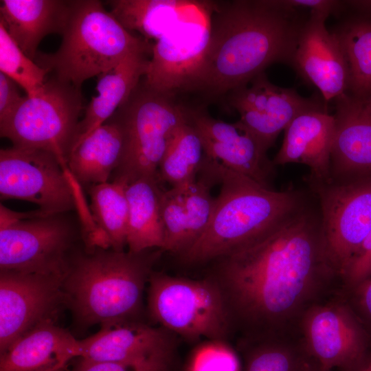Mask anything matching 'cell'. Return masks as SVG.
Segmentation results:
<instances>
[{"instance_id":"obj_1","label":"cell","mask_w":371,"mask_h":371,"mask_svg":"<svg viewBox=\"0 0 371 371\" xmlns=\"http://www.w3.org/2000/svg\"><path fill=\"white\" fill-rule=\"evenodd\" d=\"M215 262L213 280L245 342L300 336L305 313L341 288L320 219L306 207L261 240Z\"/></svg>"},{"instance_id":"obj_2","label":"cell","mask_w":371,"mask_h":371,"mask_svg":"<svg viewBox=\"0 0 371 371\" xmlns=\"http://www.w3.org/2000/svg\"><path fill=\"white\" fill-rule=\"evenodd\" d=\"M300 26L267 1L212 3L209 43L183 89L221 95L272 63H290Z\"/></svg>"},{"instance_id":"obj_3","label":"cell","mask_w":371,"mask_h":371,"mask_svg":"<svg viewBox=\"0 0 371 371\" xmlns=\"http://www.w3.org/2000/svg\"><path fill=\"white\" fill-rule=\"evenodd\" d=\"M203 164L220 184L210 221L199 238L179 254L187 265L216 261L267 236L304 206L293 189L276 191L232 171L205 154Z\"/></svg>"},{"instance_id":"obj_4","label":"cell","mask_w":371,"mask_h":371,"mask_svg":"<svg viewBox=\"0 0 371 371\" xmlns=\"http://www.w3.org/2000/svg\"><path fill=\"white\" fill-rule=\"evenodd\" d=\"M139 253L95 247L80 251L63 282L64 303L82 326L135 321L160 249Z\"/></svg>"},{"instance_id":"obj_5","label":"cell","mask_w":371,"mask_h":371,"mask_svg":"<svg viewBox=\"0 0 371 371\" xmlns=\"http://www.w3.org/2000/svg\"><path fill=\"white\" fill-rule=\"evenodd\" d=\"M54 53L38 52L35 63L58 80L80 89L90 78L117 65L128 54L151 45L127 30L98 0H74Z\"/></svg>"},{"instance_id":"obj_6","label":"cell","mask_w":371,"mask_h":371,"mask_svg":"<svg viewBox=\"0 0 371 371\" xmlns=\"http://www.w3.org/2000/svg\"><path fill=\"white\" fill-rule=\"evenodd\" d=\"M0 212V271L65 276L87 237L78 211L19 213L1 204Z\"/></svg>"},{"instance_id":"obj_7","label":"cell","mask_w":371,"mask_h":371,"mask_svg":"<svg viewBox=\"0 0 371 371\" xmlns=\"http://www.w3.org/2000/svg\"><path fill=\"white\" fill-rule=\"evenodd\" d=\"M172 95L139 82L115 112L124 132V150L112 181L128 184L142 178L159 177L166 150L177 129L187 120V111L175 102Z\"/></svg>"},{"instance_id":"obj_8","label":"cell","mask_w":371,"mask_h":371,"mask_svg":"<svg viewBox=\"0 0 371 371\" xmlns=\"http://www.w3.org/2000/svg\"><path fill=\"white\" fill-rule=\"evenodd\" d=\"M151 318L191 341H222L232 324L223 293L213 280H193L152 271L148 282Z\"/></svg>"},{"instance_id":"obj_9","label":"cell","mask_w":371,"mask_h":371,"mask_svg":"<svg viewBox=\"0 0 371 371\" xmlns=\"http://www.w3.org/2000/svg\"><path fill=\"white\" fill-rule=\"evenodd\" d=\"M82 109L80 90L53 76L36 95H25L18 107L0 122V135L14 146L52 153L69 171L67 159Z\"/></svg>"},{"instance_id":"obj_10","label":"cell","mask_w":371,"mask_h":371,"mask_svg":"<svg viewBox=\"0 0 371 371\" xmlns=\"http://www.w3.org/2000/svg\"><path fill=\"white\" fill-rule=\"evenodd\" d=\"M0 199L32 203L47 214L76 210L90 216L80 186L54 154L42 149L0 150Z\"/></svg>"},{"instance_id":"obj_11","label":"cell","mask_w":371,"mask_h":371,"mask_svg":"<svg viewBox=\"0 0 371 371\" xmlns=\"http://www.w3.org/2000/svg\"><path fill=\"white\" fill-rule=\"evenodd\" d=\"M320 203L326 254L341 278L371 232V176L313 187Z\"/></svg>"},{"instance_id":"obj_12","label":"cell","mask_w":371,"mask_h":371,"mask_svg":"<svg viewBox=\"0 0 371 371\" xmlns=\"http://www.w3.org/2000/svg\"><path fill=\"white\" fill-rule=\"evenodd\" d=\"M300 336L308 358L324 368L342 371L371 344V336L339 291L304 315Z\"/></svg>"},{"instance_id":"obj_13","label":"cell","mask_w":371,"mask_h":371,"mask_svg":"<svg viewBox=\"0 0 371 371\" xmlns=\"http://www.w3.org/2000/svg\"><path fill=\"white\" fill-rule=\"evenodd\" d=\"M212 3L199 1L178 24L152 47L144 85L171 93L183 89L203 57L210 36Z\"/></svg>"},{"instance_id":"obj_14","label":"cell","mask_w":371,"mask_h":371,"mask_svg":"<svg viewBox=\"0 0 371 371\" xmlns=\"http://www.w3.org/2000/svg\"><path fill=\"white\" fill-rule=\"evenodd\" d=\"M65 276L0 271V353L64 303Z\"/></svg>"},{"instance_id":"obj_15","label":"cell","mask_w":371,"mask_h":371,"mask_svg":"<svg viewBox=\"0 0 371 371\" xmlns=\"http://www.w3.org/2000/svg\"><path fill=\"white\" fill-rule=\"evenodd\" d=\"M229 103L240 115L236 124L267 153L279 133L300 114L322 109L295 90L276 86L263 73L229 93Z\"/></svg>"},{"instance_id":"obj_16","label":"cell","mask_w":371,"mask_h":371,"mask_svg":"<svg viewBox=\"0 0 371 371\" xmlns=\"http://www.w3.org/2000/svg\"><path fill=\"white\" fill-rule=\"evenodd\" d=\"M330 14L310 12L308 19L298 31L290 62L326 100L347 94L349 84L348 64L340 41L337 34L326 27Z\"/></svg>"},{"instance_id":"obj_17","label":"cell","mask_w":371,"mask_h":371,"mask_svg":"<svg viewBox=\"0 0 371 371\" xmlns=\"http://www.w3.org/2000/svg\"><path fill=\"white\" fill-rule=\"evenodd\" d=\"M187 115L207 157L272 189L270 183L275 165L251 135L236 123H227L201 112L187 111Z\"/></svg>"},{"instance_id":"obj_18","label":"cell","mask_w":371,"mask_h":371,"mask_svg":"<svg viewBox=\"0 0 371 371\" xmlns=\"http://www.w3.org/2000/svg\"><path fill=\"white\" fill-rule=\"evenodd\" d=\"M168 330L137 321L111 322L78 340L76 358L98 361H141L171 357Z\"/></svg>"},{"instance_id":"obj_19","label":"cell","mask_w":371,"mask_h":371,"mask_svg":"<svg viewBox=\"0 0 371 371\" xmlns=\"http://www.w3.org/2000/svg\"><path fill=\"white\" fill-rule=\"evenodd\" d=\"M335 128V117L323 108L300 114L284 130L283 142L272 161L273 164L295 163L308 166L313 187L332 183L331 150Z\"/></svg>"},{"instance_id":"obj_20","label":"cell","mask_w":371,"mask_h":371,"mask_svg":"<svg viewBox=\"0 0 371 371\" xmlns=\"http://www.w3.org/2000/svg\"><path fill=\"white\" fill-rule=\"evenodd\" d=\"M333 181L371 176V112L350 94L337 99Z\"/></svg>"},{"instance_id":"obj_21","label":"cell","mask_w":371,"mask_h":371,"mask_svg":"<svg viewBox=\"0 0 371 371\" xmlns=\"http://www.w3.org/2000/svg\"><path fill=\"white\" fill-rule=\"evenodd\" d=\"M78 340L54 319L29 330L0 355V371H45L76 358Z\"/></svg>"},{"instance_id":"obj_22","label":"cell","mask_w":371,"mask_h":371,"mask_svg":"<svg viewBox=\"0 0 371 371\" xmlns=\"http://www.w3.org/2000/svg\"><path fill=\"white\" fill-rule=\"evenodd\" d=\"M152 47L150 45L128 54L117 65L98 76V95L93 97L85 108L73 148L127 101L146 74Z\"/></svg>"},{"instance_id":"obj_23","label":"cell","mask_w":371,"mask_h":371,"mask_svg":"<svg viewBox=\"0 0 371 371\" xmlns=\"http://www.w3.org/2000/svg\"><path fill=\"white\" fill-rule=\"evenodd\" d=\"M71 1L1 0L0 22L6 31L32 60L46 36L61 34L69 15Z\"/></svg>"},{"instance_id":"obj_24","label":"cell","mask_w":371,"mask_h":371,"mask_svg":"<svg viewBox=\"0 0 371 371\" xmlns=\"http://www.w3.org/2000/svg\"><path fill=\"white\" fill-rule=\"evenodd\" d=\"M123 150L122 126L113 114L72 149L67 159L69 172L80 186L109 182Z\"/></svg>"},{"instance_id":"obj_25","label":"cell","mask_w":371,"mask_h":371,"mask_svg":"<svg viewBox=\"0 0 371 371\" xmlns=\"http://www.w3.org/2000/svg\"><path fill=\"white\" fill-rule=\"evenodd\" d=\"M159 177L142 178L126 186L128 205L126 246L139 253L151 249L163 250L164 233L161 216L164 190Z\"/></svg>"},{"instance_id":"obj_26","label":"cell","mask_w":371,"mask_h":371,"mask_svg":"<svg viewBox=\"0 0 371 371\" xmlns=\"http://www.w3.org/2000/svg\"><path fill=\"white\" fill-rule=\"evenodd\" d=\"M111 13L128 31L155 41L192 12L199 1L186 0H111Z\"/></svg>"},{"instance_id":"obj_27","label":"cell","mask_w":371,"mask_h":371,"mask_svg":"<svg viewBox=\"0 0 371 371\" xmlns=\"http://www.w3.org/2000/svg\"><path fill=\"white\" fill-rule=\"evenodd\" d=\"M126 186L123 181H112L86 187L95 229L94 248L124 251L128 218Z\"/></svg>"},{"instance_id":"obj_28","label":"cell","mask_w":371,"mask_h":371,"mask_svg":"<svg viewBox=\"0 0 371 371\" xmlns=\"http://www.w3.org/2000/svg\"><path fill=\"white\" fill-rule=\"evenodd\" d=\"M205 151L201 139L188 120L174 133L159 164V179L171 187L194 181L199 173Z\"/></svg>"},{"instance_id":"obj_29","label":"cell","mask_w":371,"mask_h":371,"mask_svg":"<svg viewBox=\"0 0 371 371\" xmlns=\"http://www.w3.org/2000/svg\"><path fill=\"white\" fill-rule=\"evenodd\" d=\"M336 34L348 64L350 95L366 99L371 95V18L353 21Z\"/></svg>"},{"instance_id":"obj_30","label":"cell","mask_w":371,"mask_h":371,"mask_svg":"<svg viewBox=\"0 0 371 371\" xmlns=\"http://www.w3.org/2000/svg\"><path fill=\"white\" fill-rule=\"evenodd\" d=\"M245 344V371H302L308 359L300 336Z\"/></svg>"},{"instance_id":"obj_31","label":"cell","mask_w":371,"mask_h":371,"mask_svg":"<svg viewBox=\"0 0 371 371\" xmlns=\"http://www.w3.org/2000/svg\"><path fill=\"white\" fill-rule=\"evenodd\" d=\"M0 71L20 86L28 97L38 93L49 74L21 49L1 22Z\"/></svg>"},{"instance_id":"obj_32","label":"cell","mask_w":371,"mask_h":371,"mask_svg":"<svg viewBox=\"0 0 371 371\" xmlns=\"http://www.w3.org/2000/svg\"><path fill=\"white\" fill-rule=\"evenodd\" d=\"M161 216L164 233L163 251L179 255L187 249L188 244L186 214L177 187L164 190L161 197Z\"/></svg>"},{"instance_id":"obj_33","label":"cell","mask_w":371,"mask_h":371,"mask_svg":"<svg viewBox=\"0 0 371 371\" xmlns=\"http://www.w3.org/2000/svg\"><path fill=\"white\" fill-rule=\"evenodd\" d=\"M171 357L141 361H98L78 357L71 371H168Z\"/></svg>"},{"instance_id":"obj_34","label":"cell","mask_w":371,"mask_h":371,"mask_svg":"<svg viewBox=\"0 0 371 371\" xmlns=\"http://www.w3.org/2000/svg\"><path fill=\"white\" fill-rule=\"evenodd\" d=\"M371 277V232L355 253L341 278L342 291L351 289Z\"/></svg>"},{"instance_id":"obj_35","label":"cell","mask_w":371,"mask_h":371,"mask_svg":"<svg viewBox=\"0 0 371 371\" xmlns=\"http://www.w3.org/2000/svg\"><path fill=\"white\" fill-rule=\"evenodd\" d=\"M341 293L371 336V277Z\"/></svg>"},{"instance_id":"obj_36","label":"cell","mask_w":371,"mask_h":371,"mask_svg":"<svg viewBox=\"0 0 371 371\" xmlns=\"http://www.w3.org/2000/svg\"><path fill=\"white\" fill-rule=\"evenodd\" d=\"M17 84L0 72V122L6 119L20 104L25 95H21Z\"/></svg>"},{"instance_id":"obj_37","label":"cell","mask_w":371,"mask_h":371,"mask_svg":"<svg viewBox=\"0 0 371 371\" xmlns=\"http://www.w3.org/2000/svg\"><path fill=\"white\" fill-rule=\"evenodd\" d=\"M269 5L285 13L294 12L297 8H306L311 11L333 12L339 5V1L328 0H282L267 1Z\"/></svg>"},{"instance_id":"obj_38","label":"cell","mask_w":371,"mask_h":371,"mask_svg":"<svg viewBox=\"0 0 371 371\" xmlns=\"http://www.w3.org/2000/svg\"><path fill=\"white\" fill-rule=\"evenodd\" d=\"M342 371H371V344L358 360Z\"/></svg>"},{"instance_id":"obj_39","label":"cell","mask_w":371,"mask_h":371,"mask_svg":"<svg viewBox=\"0 0 371 371\" xmlns=\"http://www.w3.org/2000/svg\"><path fill=\"white\" fill-rule=\"evenodd\" d=\"M348 2L353 8L360 11L371 14V1H350Z\"/></svg>"},{"instance_id":"obj_40","label":"cell","mask_w":371,"mask_h":371,"mask_svg":"<svg viewBox=\"0 0 371 371\" xmlns=\"http://www.w3.org/2000/svg\"><path fill=\"white\" fill-rule=\"evenodd\" d=\"M302 371H334L324 368L315 362L311 360L309 358L304 365Z\"/></svg>"},{"instance_id":"obj_41","label":"cell","mask_w":371,"mask_h":371,"mask_svg":"<svg viewBox=\"0 0 371 371\" xmlns=\"http://www.w3.org/2000/svg\"><path fill=\"white\" fill-rule=\"evenodd\" d=\"M360 100L363 102L365 107L371 112V95L366 99Z\"/></svg>"},{"instance_id":"obj_42","label":"cell","mask_w":371,"mask_h":371,"mask_svg":"<svg viewBox=\"0 0 371 371\" xmlns=\"http://www.w3.org/2000/svg\"><path fill=\"white\" fill-rule=\"evenodd\" d=\"M66 367H62V368H58L49 370H45V371H65V369H66Z\"/></svg>"}]
</instances>
